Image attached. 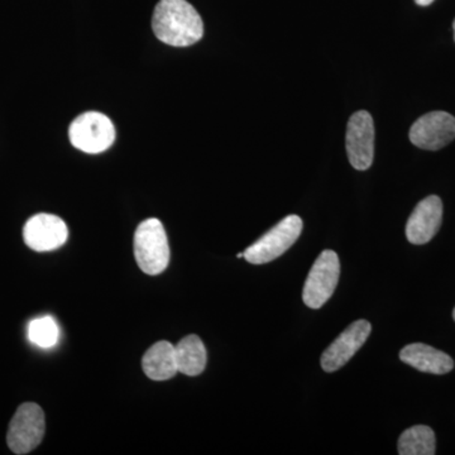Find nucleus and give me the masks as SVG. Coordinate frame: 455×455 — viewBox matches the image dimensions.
Listing matches in <instances>:
<instances>
[{
	"instance_id": "nucleus-1",
	"label": "nucleus",
	"mask_w": 455,
	"mask_h": 455,
	"mask_svg": "<svg viewBox=\"0 0 455 455\" xmlns=\"http://www.w3.org/2000/svg\"><path fill=\"white\" fill-rule=\"evenodd\" d=\"M152 28L158 40L173 47L191 46L204 36L202 17L187 0H160Z\"/></svg>"
},
{
	"instance_id": "nucleus-2",
	"label": "nucleus",
	"mask_w": 455,
	"mask_h": 455,
	"mask_svg": "<svg viewBox=\"0 0 455 455\" xmlns=\"http://www.w3.org/2000/svg\"><path fill=\"white\" fill-rule=\"evenodd\" d=\"M134 256L140 268L147 275L163 274L170 262V245L160 220L151 218L142 221L134 235Z\"/></svg>"
},
{
	"instance_id": "nucleus-3",
	"label": "nucleus",
	"mask_w": 455,
	"mask_h": 455,
	"mask_svg": "<svg viewBox=\"0 0 455 455\" xmlns=\"http://www.w3.org/2000/svg\"><path fill=\"white\" fill-rule=\"evenodd\" d=\"M301 232V218L298 215H289L248 247L243 252L244 259L252 265L271 262L289 251L298 241Z\"/></svg>"
},
{
	"instance_id": "nucleus-4",
	"label": "nucleus",
	"mask_w": 455,
	"mask_h": 455,
	"mask_svg": "<svg viewBox=\"0 0 455 455\" xmlns=\"http://www.w3.org/2000/svg\"><path fill=\"white\" fill-rule=\"evenodd\" d=\"M340 276L338 254L331 250L320 253L307 275L302 300L310 309H320L333 296Z\"/></svg>"
},
{
	"instance_id": "nucleus-5",
	"label": "nucleus",
	"mask_w": 455,
	"mask_h": 455,
	"mask_svg": "<svg viewBox=\"0 0 455 455\" xmlns=\"http://www.w3.org/2000/svg\"><path fill=\"white\" fill-rule=\"evenodd\" d=\"M44 414L37 403H26L18 407L9 424L8 447L14 454L31 453L44 439Z\"/></svg>"
},
{
	"instance_id": "nucleus-6",
	"label": "nucleus",
	"mask_w": 455,
	"mask_h": 455,
	"mask_svg": "<svg viewBox=\"0 0 455 455\" xmlns=\"http://www.w3.org/2000/svg\"><path fill=\"white\" fill-rule=\"evenodd\" d=\"M68 137L75 148L86 154H101L113 145L116 130L104 114L88 112L71 123Z\"/></svg>"
},
{
	"instance_id": "nucleus-7",
	"label": "nucleus",
	"mask_w": 455,
	"mask_h": 455,
	"mask_svg": "<svg viewBox=\"0 0 455 455\" xmlns=\"http://www.w3.org/2000/svg\"><path fill=\"white\" fill-rule=\"evenodd\" d=\"M346 146L349 163L355 170L370 169L374 156V124L372 116L366 110L350 116Z\"/></svg>"
},
{
	"instance_id": "nucleus-8",
	"label": "nucleus",
	"mask_w": 455,
	"mask_h": 455,
	"mask_svg": "<svg viewBox=\"0 0 455 455\" xmlns=\"http://www.w3.org/2000/svg\"><path fill=\"white\" fill-rule=\"evenodd\" d=\"M455 139V118L447 112L424 114L412 124L410 140L427 151H438Z\"/></svg>"
},
{
	"instance_id": "nucleus-9",
	"label": "nucleus",
	"mask_w": 455,
	"mask_h": 455,
	"mask_svg": "<svg viewBox=\"0 0 455 455\" xmlns=\"http://www.w3.org/2000/svg\"><path fill=\"white\" fill-rule=\"evenodd\" d=\"M371 331L372 325L367 320H357L350 324L323 353L320 359L323 370L331 373L346 366L366 343Z\"/></svg>"
},
{
	"instance_id": "nucleus-10",
	"label": "nucleus",
	"mask_w": 455,
	"mask_h": 455,
	"mask_svg": "<svg viewBox=\"0 0 455 455\" xmlns=\"http://www.w3.org/2000/svg\"><path fill=\"white\" fill-rule=\"evenodd\" d=\"M68 236L65 221L52 214H37L29 218L23 229L25 243L37 252H49L62 247Z\"/></svg>"
},
{
	"instance_id": "nucleus-11",
	"label": "nucleus",
	"mask_w": 455,
	"mask_h": 455,
	"mask_svg": "<svg viewBox=\"0 0 455 455\" xmlns=\"http://www.w3.org/2000/svg\"><path fill=\"white\" fill-rule=\"evenodd\" d=\"M443 221V203L439 196H430L415 206L406 224V236L410 243H429L439 232Z\"/></svg>"
},
{
	"instance_id": "nucleus-12",
	"label": "nucleus",
	"mask_w": 455,
	"mask_h": 455,
	"mask_svg": "<svg viewBox=\"0 0 455 455\" xmlns=\"http://www.w3.org/2000/svg\"><path fill=\"white\" fill-rule=\"evenodd\" d=\"M400 359L420 372L447 374L454 368V361L447 353L424 343L409 344L400 352Z\"/></svg>"
},
{
	"instance_id": "nucleus-13",
	"label": "nucleus",
	"mask_w": 455,
	"mask_h": 455,
	"mask_svg": "<svg viewBox=\"0 0 455 455\" xmlns=\"http://www.w3.org/2000/svg\"><path fill=\"white\" fill-rule=\"evenodd\" d=\"M143 371L154 381H167L179 372L175 347L169 341H158L147 350L142 359Z\"/></svg>"
},
{
	"instance_id": "nucleus-14",
	"label": "nucleus",
	"mask_w": 455,
	"mask_h": 455,
	"mask_svg": "<svg viewBox=\"0 0 455 455\" xmlns=\"http://www.w3.org/2000/svg\"><path fill=\"white\" fill-rule=\"evenodd\" d=\"M179 372L199 376L206 366V349L197 335H188L175 347Z\"/></svg>"
},
{
	"instance_id": "nucleus-15",
	"label": "nucleus",
	"mask_w": 455,
	"mask_h": 455,
	"mask_svg": "<svg viewBox=\"0 0 455 455\" xmlns=\"http://www.w3.org/2000/svg\"><path fill=\"white\" fill-rule=\"evenodd\" d=\"M400 455H434L436 453L435 434L425 425H416L401 434L398 439Z\"/></svg>"
},
{
	"instance_id": "nucleus-16",
	"label": "nucleus",
	"mask_w": 455,
	"mask_h": 455,
	"mask_svg": "<svg viewBox=\"0 0 455 455\" xmlns=\"http://www.w3.org/2000/svg\"><path fill=\"white\" fill-rule=\"evenodd\" d=\"M60 329L51 316L38 317L28 325V339L40 348L49 349L59 341Z\"/></svg>"
},
{
	"instance_id": "nucleus-17",
	"label": "nucleus",
	"mask_w": 455,
	"mask_h": 455,
	"mask_svg": "<svg viewBox=\"0 0 455 455\" xmlns=\"http://www.w3.org/2000/svg\"><path fill=\"white\" fill-rule=\"evenodd\" d=\"M416 4L421 5V7H427L434 0H415Z\"/></svg>"
},
{
	"instance_id": "nucleus-18",
	"label": "nucleus",
	"mask_w": 455,
	"mask_h": 455,
	"mask_svg": "<svg viewBox=\"0 0 455 455\" xmlns=\"http://www.w3.org/2000/svg\"><path fill=\"white\" fill-rule=\"evenodd\" d=\"M236 257H238V259H242V257H244V253H238L236 254Z\"/></svg>"
},
{
	"instance_id": "nucleus-19",
	"label": "nucleus",
	"mask_w": 455,
	"mask_h": 455,
	"mask_svg": "<svg viewBox=\"0 0 455 455\" xmlns=\"http://www.w3.org/2000/svg\"><path fill=\"white\" fill-rule=\"evenodd\" d=\"M453 28H454V41H455V20H454V23H453Z\"/></svg>"
},
{
	"instance_id": "nucleus-20",
	"label": "nucleus",
	"mask_w": 455,
	"mask_h": 455,
	"mask_svg": "<svg viewBox=\"0 0 455 455\" xmlns=\"http://www.w3.org/2000/svg\"><path fill=\"white\" fill-rule=\"evenodd\" d=\"M453 317H454V322H455V307H454V310H453Z\"/></svg>"
}]
</instances>
